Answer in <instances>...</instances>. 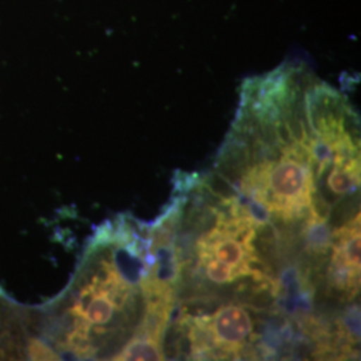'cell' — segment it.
<instances>
[{"label":"cell","mask_w":361,"mask_h":361,"mask_svg":"<svg viewBox=\"0 0 361 361\" xmlns=\"http://www.w3.org/2000/svg\"><path fill=\"white\" fill-rule=\"evenodd\" d=\"M281 150L284 158L277 164H265L249 174L246 192L256 194L284 219H293L313 204L312 159L307 149L300 145Z\"/></svg>","instance_id":"1"},{"label":"cell","mask_w":361,"mask_h":361,"mask_svg":"<svg viewBox=\"0 0 361 361\" xmlns=\"http://www.w3.org/2000/svg\"><path fill=\"white\" fill-rule=\"evenodd\" d=\"M205 324L212 345L222 349L225 353H237L244 347L253 332L250 314L243 307L229 304L219 308L210 323Z\"/></svg>","instance_id":"2"},{"label":"cell","mask_w":361,"mask_h":361,"mask_svg":"<svg viewBox=\"0 0 361 361\" xmlns=\"http://www.w3.org/2000/svg\"><path fill=\"white\" fill-rule=\"evenodd\" d=\"M335 168L328 177V186L336 195H347L353 193L359 186L360 165L359 158H349L344 161H336Z\"/></svg>","instance_id":"3"},{"label":"cell","mask_w":361,"mask_h":361,"mask_svg":"<svg viewBox=\"0 0 361 361\" xmlns=\"http://www.w3.org/2000/svg\"><path fill=\"white\" fill-rule=\"evenodd\" d=\"M116 360H162L165 359L159 341L149 336H135L129 345L116 357Z\"/></svg>","instance_id":"4"},{"label":"cell","mask_w":361,"mask_h":361,"mask_svg":"<svg viewBox=\"0 0 361 361\" xmlns=\"http://www.w3.org/2000/svg\"><path fill=\"white\" fill-rule=\"evenodd\" d=\"M201 258V264L205 268V274L207 280H210L214 284H228L232 283L235 279H238L237 271L233 269L232 267L219 262L217 259L209 257Z\"/></svg>","instance_id":"5"}]
</instances>
